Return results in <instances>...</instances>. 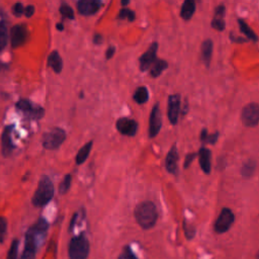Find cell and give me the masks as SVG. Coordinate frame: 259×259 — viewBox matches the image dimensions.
I'll return each instance as SVG.
<instances>
[{
  "label": "cell",
  "instance_id": "cell-1",
  "mask_svg": "<svg viewBox=\"0 0 259 259\" xmlns=\"http://www.w3.org/2000/svg\"><path fill=\"white\" fill-rule=\"evenodd\" d=\"M135 218L138 224L143 229L152 228L158 219V213L155 205L151 202H144L137 206Z\"/></svg>",
  "mask_w": 259,
  "mask_h": 259
},
{
  "label": "cell",
  "instance_id": "cell-2",
  "mask_svg": "<svg viewBox=\"0 0 259 259\" xmlns=\"http://www.w3.org/2000/svg\"><path fill=\"white\" fill-rule=\"evenodd\" d=\"M53 196L54 185L49 177L44 176L39 182L38 190L33 198V204L36 207H43L52 200Z\"/></svg>",
  "mask_w": 259,
  "mask_h": 259
},
{
  "label": "cell",
  "instance_id": "cell-3",
  "mask_svg": "<svg viewBox=\"0 0 259 259\" xmlns=\"http://www.w3.org/2000/svg\"><path fill=\"white\" fill-rule=\"evenodd\" d=\"M89 253V242L84 235L71 239L69 245L70 259H86Z\"/></svg>",
  "mask_w": 259,
  "mask_h": 259
},
{
  "label": "cell",
  "instance_id": "cell-4",
  "mask_svg": "<svg viewBox=\"0 0 259 259\" xmlns=\"http://www.w3.org/2000/svg\"><path fill=\"white\" fill-rule=\"evenodd\" d=\"M66 137L65 132L62 129L56 128L52 131L46 133L43 138V145L46 149L54 150L60 147V145L64 142Z\"/></svg>",
  "mask_w": 259,
  "mask_h": 259
},
{
  "label": "cell",
  "instance_id": "cell-5",
  "mask_svg": "<svg viewBox=\"0 0 259 259\" xmlns=\"http://www.w3.org/2000/svg\"><path fill=\"white\" fill-rule=\"evenodd\" d=\"M233 223H234L233 211L230 208L225 207L222 209L220 216L218 217V219L215 223V226H214L215 231L220 234L225 233L231 228Z\"/></svg>",
  "mask_w": 259,
  "mask_h": 259
},
{
  "label": "cell",
  "instance_id": "cell-6",
  "mask_svg": "<svg viewBox=\"0 0 259 259\" xmlns=\"http://www.w3.org/2000/svg\"><path fill=\"white\" fill-rule=\"evenodd\" d=\"M242 122L247 127H255L259 123V105L250 104L242 110Z\"/></svg>",
  "mask_w": 259,
  "mask_h": 259
},
{
  "label": "cell",
  "instance_id": "cell-7",
  "mask_svg": "<svg viewBox=\"0 0 259 259\" xmlns=\"http://www.w3.org/2000/svg\"><path fill=\"white\" fill-rule=\"evenodd\" d=\"M16 107L25 112L31 119L39 120L44 115V109L39 106H34L29 101L27 100H21L16 104Z\"/></svg>",
  "mask_w": 259,
  "mask_h": 259
},
{
  "label": "cell",
  "instance_id": "cell-8",
  "mask_svg": "<svg viewBox=\"0 0 259 259\" xmlns=\"http://www.w3.org/2000/svg\"><path fill=\"white\" fill-rule=\"evenodd\" d=\"M37 237L38 235L31 229L27 233L26 239V247L23 250L20 259H35L36 258V249H37Z\"/></svg>",
  "mask_w": 259,
  "mask_h": 259
},
{
  "label": "cell",
  "instance_id": "cell-9",
  "mask_svg": "<svg viewBox=\"0 0 259 259\" xmlns=\"http://www.w3.org/2000/svg\"><path fill=\"white\" fill-rule=\"evenodd\" d=\"M158 49V44L153 43L146 53H144L140 58V69L142 71H146V70L150 69L152 65L156 62V54Z\"/></svg>",
  "mask_w": 259,
  "mask_h": 259
},
{
  "label": "cell",
  "instance_id": "cell-10",
  "mask_svg": "<svg viewBox=\"0 0 259 259\" xmlns=\"http://www.w3.org/2000/svg\"><path fill=\"white\" fill-rule=\"evenodd\" d=\"M162 125L161 119V111L159 107V104H156L152 109L150 115V124H149V136L150 138H154L158 135Z\"/></svg>",
  "mask_w": 259,
  "mask_h": 259
},
{
  "label": "cell",
  "instance_id": "cell-11",
  "mask_svg": "<svg viewBox=\"0 0 259 259\" xmlns=\"http://www.w3.org/2000/svg\"><path fill=\"white\" fill-rule=\"evenodd\" d=\"M116 129L123 135L133 137L137 133L138 124L134 120H129L124 117V119H120L116 122Z\"/></svg>",
  "mask_w": 259,
  "mask_h": 259
},
{
  "label": "cell",
  "instance_id": "cell-12",
  "mask_svg": "<svg viewBox=\"0 0 259 259\" xmlns=\"http://www.w3.org/2000/svg\"><path fill=\"white\" fill-rule=\"evenodd\" d=\"M180 111V97L178 94L170 96L168 101V117L171 124L175 125L178 121V115Z\"/></svg>",
  "mask_w": 259,
  "mask_h": 259
},
{
  "label": "cell",
  "instance_id": "cell-13",
  "mask_svg": "<svg viewBox=\"0 0 259 259\" xmlns=\"http://www.w3.org/2000/svg\"><path fill=\"white\" fill-rule=\"evenodd\" d=\"M27 36H28V33H27V30L25 27L21 25L13 27L11 30V35H10L11 45L13 48H16V47H19L25 44V42L27 40Z\"/></svg>",
  "mask_w": 259,
  "mask_h": 259
},
{
  "label": "cell",
  "instance_id": "cell-14",
  "mask_svg": "<svg viewBox=\"0 0 259 259\" xmlns=\"http://www.w3.org/2000/svg\"><path fill=\"white\" fill-rule=\"evenodd\" d=\"M102 6V2L96 0H82L77 4L78 11L83 15H91L96 13Z\"/></svg>",
  "mask_w": 259,
  "mask_h": 259
},
{
  "label": "cell",
  "instance_id": "cell-15",
  "mask_svg": "<svg viewBox=\"0 0 259 259\" xmlns=\"http://www.w3.org/2000/svg\"><path fill=\"white\" fill-rule=\"evenodd\" d=\"M177 161H178V154H177V149L176 146L173 145L170 151L167 154L166 160H165V165L167 170L170 173H175L177 170Z\"/></svg>",
  "mask_w": 259,
  "mask_h": 259
},
{
  "label": "cell",
  "instance_id": "cell-16",
  "mask_svg": "<svg viewBox=\"0 0 259 259\" xmlns=\"http://www.w3.org/2000/svg\"><path fill=\"white\" fill-rule=\"evenodd\" d=\"M10 132H11V127H7V128H5V130L2 134V152H3L4 156L10 155L12 149L14 148V146L11 142Z\"/></svg>",
  "mask_w": 259,
  "mask_h": 259
},
{
  "label": "cell",
  "instance_id": "cell-17",
  "mask_svg": "<svg viewBox=\"0 0 259 259\" xmlns=\"http://www.w3.org/2000/svg\"><path fill=\"white\" fill-rule=\"evenodd\" d=\"M199 156L203 170L208 174L210 171V151L203 147L199 152Z\"/></svg>",
  "mask_w": 259,
  "mask_h": 259
},
{
  "label": "cell",
  "instance_id": "cell-18",
  "mask_svg": "<svg viewBox=\"0 0 259 259\" xmlns=\"http://www.w3.org/2000/svg\"><path fill=\"white\" fill-rule=\"evenodd\" d=\"M195 11H196V3L193 1V0H186L181 6L180 15L183 19L187 20L192 18Z\"/></svg>",
  "mask_w": 259,
  "mask_h": 259
},
{
  "label": "cell",
  "instance_id": "cell-19",
  "mask_svg": "<svg viewBox=\"0 0 259 259\" xmlns=\"http://www.w3.org/2000/svg\"><path fill=\"white\" fill-rule=\"evenodd\" d=\"M202 55L206 66L208 67L211 59V55H213V42L210 40H207L204 42L202 46Z\"/></svg>",
  "mask_w": 259,
  "mask_h": 259
},
{
  "label": "cell",
  "instance_id": "cell-20",
  "mask_svg": "<svg viewBox=\"0 0 259 259\" xmlns=\"http://www.w3.org/2000/svg\"><path fill=\"white\" fill-rule=\"evenodd\" d=\"M48 64L56 73L61 72L62 67H63V62L57 51H54L51 53V55L48 58Z\"/></svg>",
  "mask_w": 259,
  "mask_h": 259
},
{
  "label": "cell",
  "instance_id": "cell-21",
  "mask_svg": "<svg viewBox=\"0 0 259 259\" xmlns=\"http://www.w3.org/2000/svg\"><path fill=\"white\" fill-rule=\"evenodd\" d=\"M134 101L139 104H145L148 99H149V93L146 87H139L137 88V90L135 91L134 96H133Z\"/></svg>",
  "mask_w": 259,
  "mask_h": 259
},
{
  "label": "cell",
  "instance_id": "cell-22",
  "mask_svg": "<svg viewBox=\"0 0 259 259\" xmlns=\"http://www.w3.org/2000/svg\"><path fill=\"white\" fill-rule=\"evenodd\" d=\"M166 68H167V62L163 61V60H156V62L151 67L150 74L153 77H158L163 70Z\"/></svg>",
  "mask_w": 259,
  "mask_h": 259
},
{
  "label": "cell",
  "instance_id": "cell-23",
  "mask_svg": "<svg viewBox=\"0 0 259 259\" xmlns=\"http://www.w3.org/2000/svg\"><path fill=\"white\" fill-rule=\"evenodd\" d=\"M91 147H92V142H89L87 143L83 148H81L77 154V157H76V163L77 164H82L88 157L89 153H90V150H91Z\"/></svg>",
  "mask_w": 259,
  "mask_h": 259
},
{
  "label": "cell",
  "instance_id": "cell-24",
  "mask_svg": "<svg viewBox=\"0 0 259 259\" xmlns=\"http://www.w3.org/2000/svg\"><path fill=\"white\" fill-rule=\"evenodd\" d=\"M238 22H239V26H240V29H241L242 33H244V34L247 36L248 39H250V40L254 41V42H256V41L258 40V38H257V36L255 35V33L249 28V26L247 25V23H246L245 21H243L242 19H239Z\"/></svg>",
  "mask_w": 259,
  "mask_h": 259
},
{
  "label": "cell",
  "instance_id": "cell-25",
  "mask_svg": "<svg viewBox=\"0 0 259 259\" xmlns=\"http://www.w3.org/2000/svg\"><path fill=\"white\" fill-rule=\"evenodd\" d=\"M7 44V29L4 22L0 21V51H2Z\"/></svg>",
  "mask_w": 259,
  "mask_h": 259
},
{
  "label": "cell",
  "instance_id": "cell-26",
  "mask_svg": "<svg viewBox=\"0 0 259 259\" xmlns=\"http://www.w3.org/2000/svg\"><path fill=\"white\" fill-rule=\"evenodd\" d=\"M255 167H256V165H255V163H254L253 161H249V162L245 163L243 168H242V174H243V176H245V177H250V176L254 173Z\"/></svg>",
  "mask_w": 259,
  "mask_h": 259
},
{
  "label": "cell",
  "instance_id": "cell-27",
  "mask_svg": "<svg viewBox=\"0 0 259 259\" xmlns=\"http://www.w3.org/2000/svg\"><path fill=\"white\" fill-rule=\"evenodd\" d=\"M211 27H213L215 30L217 31H224L225 30V21H224V18L223 17H218V16H215L213 21H211Z\"/></svg>",
  "mask_w": 259,
  "mask_h": 259
},
{
  "label": "cell",
  "instance_id": "cell-28",
  "mask_svg": "<svg viewBox=\"0 0 259 259\" xmlns=\"http://www.w3.org/2000/svg\"><path fill=\"white\" fill-rule=\"evenodd\" d=\"M119 259H138V257L132 251L130 246H125L124 250L122 251L121 255L119 256Z\"/></svg>",
  "mask_w": 259,
  "mask_h": 259
},
{
  "label": "cell",
  "instance_id": "cell-29",
  "mask_svg": "<svg viewBox=\"0 0 259 259\" xmlns=\"http://www.w3.org/2000/svg\"><path fill=\"white\" fill-rule=\"evenodd\" d=\"M60 12L63 14V16L69 18V19H73L74 18V12L72 8L70 7L68 4H63L60 7Z\"/></svg>",
  "mask_w": 259,
  "mask_h": 259
},
{
  "label": "cell",
  "instance_id": "cell-30",
  "mask_svg": "<svg viewBox=\"0 0 259 259\" xmlns=\"http://www.w3.org/2000/svg\"><path fill=\"white\" fill-rule=\"evenodd\" d=\"M70 184H71V176L70 175H67L65 176L64 180L62 181V183L60 184V188H59V191L62 195L66 194L69 190V187H70Z\"/></svg>",
  "mask_w": 259,
  "mask_h": 259
},
{
  "label": "cell",
  "instance_id": "cell-31",
  "mask_svg": "<svg viewBox=\"0 0 259 259\" xmlns=\"http://www.w3.org/2000/svg\"><path fill=\"white\" fill-rule=\"evenodd\" d=\"M17 249H18V241L14 240L11 243V246L7 253V259H16L17 257Z\"/></svg>",
  "mask_w": 259,
  "mask_h": 259
},
{
  "label": "cell",
  "instance_id": "cell-32",
  "mask_svg": "<svg viewBox=\"0 0 259 259\" xmlns=\"http://www.w3.org/2000/svg\"><path fill=\"white\" fill-rule=\"evenodd\" d=\"M217 137H218V133H216L215 135H210L208 136L207 133V130H204L202 133V140L204 142L207 143H210V144H215L216 141H217Z\"/></svg>",
  "mask_w": 259,
  "mask_h": 259
},
{
  "label": "cell",
  "instance_id": "cell-33",
  "mask_svg": "<svg viewBox=\"0 0 259 259\" xmlns=\"http://www.w3.org/2000/svg\"><path fill=\"white\" fill-rule=\"evenodd\" d=\"M6 229H7L6 220L2 217H0V242H3V240L5 238Z\"/></svg>",
  "mask_w": 259,
  "mask_h": 259
},
{
  "label": "cell",
  "instance_id": "cell-34",
  "mask_svg": "<svg viewBox=\"0 0 259 259\" xmlns=\"http://www.w3.org/2000/svg\"><path fill=\"white\" fill-rule=\"evenodd\" d=\"M119 18H128L130 21H133V20H135V12L128 8H123L120 11Z\"/></svg>",
  "mask_w": 259,
  "mask_h": 259
},
{
  "label": "cell",
  "instance_id": "cell-35",
  "mask_svg": "<svg viewBox=\"0 0 259 259\" xmlns=\"http://www.w3.org/2000/svg\"><path fill=\"white\" fill-rule=\"evenodd\" d=\"M23 11H25V9H23V6L21 3H16L14 4L13 6V13L16 15V16H19L23 13Z\"/></svg>",
  "mask_w": 259,
  "mask_h": 259
},
{
  "label": "cell",
  "instance_id": "cell-36",
  "mask_svg": "<svg viewBox=\"0 0 259 259\" xmlns=\"http://www.w3.org/2000/svg\"><path fill=\"white\" fill-rule=\"evenodd\" d=\"M215 16L218 17H223L225 16V6L224 5H220L216 8V12H215Z\"/></svg>",
  "mask_w": 259,
  "mask_h": 259
},
{
  "label": "cell",
  "instance_id": "cell-37",
  "mask_svg": "<svg viewBox=\"0 0 259 259\" xmlns=\"http://www.w3.org/2000/svg\"><path fill=\"white\" fill-rule=\"evenodd\" d=\"M195 156H196V154H188V155L186 156V158H185V163H184V167H185V168H187L188 166H190V164H191L192 161L194 160Z\"/></svg>",
  "mask_w": 259,
  "mask_h": 259
},
{
  "label": "cell",
  "instance_id": "cell-38",
  "mask_svg": "<svg viewBox=\"0 0 259 259\" xmlns=\"http://www.w3.org/2000/svg\"><path fill=\"white\" fill-rule=\"evenodd\" d=\"M34 12H35V7L32 6V5H29V6L26 8V11H25V13H26V15H27L28 17H31V16L34 14Z\"/></svg>",
  "mask_w": 259,
  "mask_h": 259
},
{
  "label": "cell",
  "instance_id": "cell-39",
  "mask_svg": "<svg viewBox=\"0 0 259 259\" xmlns=\"http://www.w3.org/2000/svg\"><path fill=\"white\" fill-rule=\"evenodd\" d=\"M114 52H115V50H114L113 47H109V48L106 51V58L110 59L112 57V55L114 54Z\"/></svg>",
  "mask_w": 259,
  "mask_h": 259
},
{
  "label": "cell",
  "instance_id": "cell-40",
  "mask_svg": "<svg viewBox=\"0 0 259 259\" xmlns=\"http://www.w3.org/2000/svg\"><path fill=\"white\" fill-rule=\"evenodd\" d=\"M103 38L101 35H96V37H94V43L96 44H101L103 41Z\"/></svg>",
  "mask_w": 259,
  "mask_h": 259
},
{
  "label": "cell",
  "instance_id": "cell-41",
  "mask_svg": "<svg viewBox=\"0 0 259 259\" xmlns=\"http://www.w3.org/2000/svg\"><path fill=\"white\" fill-rule=\"evenodd\" d=\"M57 29H58L59 31H63V26H62V23H58V25H57Z\"/></svg>",
  "mask_w": 259,
  "mask_h": 259
},
{
  "label": "cell",
  "instance_id": "cell-42",
  "mask_svg": "<svg viewBox=\"0 0 259 259\" xmlns=\"http://www.w3.org/2000/svg\"><path fill=\"white\" fill-rule=\"evenodd\" d=\"M256 259H259V251H258L257 254H256Z\"/></svg>",
  "mask_w": 259,
  "mask_h": 259
},
{
  "label": "cell",
  "instance_id": "cell-43",
  "mask_svg": "<svg viewBox=\"0 0 259 259\" xmlns=\"http://www.w3.org/2000/svg\"><path fill=\"white\" fill-rule=\"evenodd\" d=\"M122 3H123V5H125V4H128V3H129V2H128V1H123V2H122Z\"/></svg>",
  "mask_w": 259,
  "mask_h": 259
}]
</instances>
